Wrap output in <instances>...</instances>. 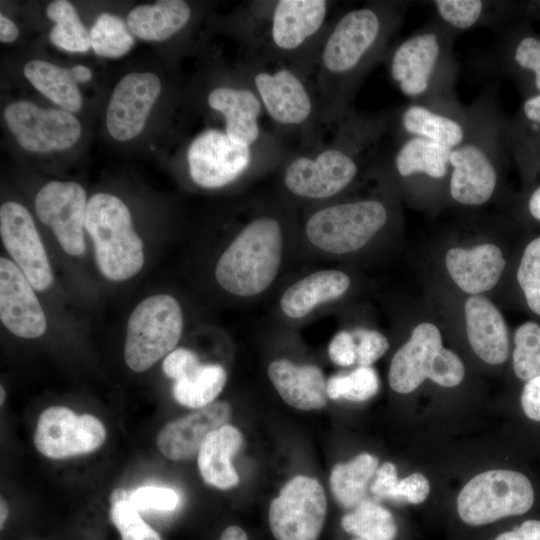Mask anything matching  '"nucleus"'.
<instances>
[{"label": "nucleus", "instance_id": "1", "mask_svg": "<svg viewBox=\"0 0 540 540\" xmlns=\"http://www.w3.org/2000/svg\"><path fill=\"white\" fill-rule=\"evenodd\" d=\"M397 108L378 113L354 109L341 119L319 124L315 132L281 161V183L291 197L319 204L337 198L386 155Z\"/></svg>", "mask_w": 540, "mask_h": 540}, {"label": "nucleus", "instance_id": "2", "mask_svg": "<svg viewBox=\"0 0 540 540\" xmlns=\"http://www.w3.org/2000/svg\"><path fill=\"white\" fill-rule=\"evenodd\" d=\"M409 6L407 1H369L332 19L309 77L319 124L335 122L353 110L359 86L384 60Z\"/></svg>", "mask_w": 540, "mask_h": 540}, {"label": "nucleus", "instance_id": "3", "mask_svg": "<svg viewBox=\"0 0 540 540\" xmlns=\"http://www.w3.org/2000/svg\"><path fill=\"white\" fill-rule=\"evenodd\" d=\"M327 0L254 1L244 5L241 39L244 53L286 63L309 80L332 20Z\"/></svg>", "mask_w": 540, "mask_h": 540}, {"label": "nucleus", "instance_id": "4", "mask_svg": "<svg viewBox=\"0 0 540 540\" xmlns=\"http://www.w3.org/2000/svg\"><path fill=\"white\" fill-rule=\"evenodd\" d=\"M287 212L272 204L249 211L215 264L214 277L221 289L248 299L272 286L283 262L289 227Z\"/></svg>", "mask_w": 540, "mask_h": 540}, {"label": "nucleus", "instance_id": "5", "mask_svg": "<svg viewBox=\"0 0 540 540\" xmlns=\"http://www.w3.org/2000/svg\"><path fill=\"white\" fill-rule=\"evenodd\" d=\"M469 113L466 136L450 151L448 191L458 204L479 206L495 194L509 145L508 124L499 111L495 85L473 101Z\"/></svg>", "mask_w": 540, "mask_h": 540}, {"label": "nucleus", "instance_id": "6", "mask_svg": "<svg viewBox=\"0 0 540 540\" xmlns=\"http://www.w3.org/2000/svg\"><path fill=\"white\" fill-rule=\"evenodd\" d=\"M457 33L436 17L390 47L384 61L397 89L413 103L452 105L458 65L453 50Z\"/></svg>", "mask_w": 540, "mask_h": 540}, {"label": "nucleus", "instance_id": "7", "mask_svg": "<svg viewBox=\"0 0 540 540\" xmlns=\"http://www.w3.org/2000/svg\"><path fill=\"white\" fill-rule=\"evenodd\" d=\"M239 68L251 82L282 143L285 136H297L300 144L315 132L320 123L319 106L302 72L248 53H244Z\"/></svg>", "mask_w": 540, "mask_h": 540}, {"label": "nucleus", "instance_id": "8", "mask_svg": "<svg viewBox=\"0 0 540 540\" xmlns=\"http://www.w3.org/2000/svg\"><path fill=\"white\" fill-rule=\"evenodd\" d=\"M286 152L280 141L246 147L233 142L224 130L208 128L189 143L186 161L194 184L220 189L280 164Z\"/></svg>", "mask_w": 540, "mask_h": 540}, {"label": "nucleus", "instance_id": "9", "mask_svg": "<svg viewBox=\"0 0 540 540\" xmlns=\"http://www.w3.org/2000/svg\"><path fill=\"white\" fill-rule=\"evenodd\" d=\"M390 207L379 197H364L315 204L307 213L303 231L321 252L342 255L368 244L388 224Z\"/></svg>", "mask_w": 540, "mask_h": 540}, {"label": "nucleus", "instance_id": "10", "mask_svg": "<svg viewBox=\"0 0 540 540\" xmlns=\"http://www.w3.org/2000/svg\"><path fill=\"white\" fill-rule=\"evenodd\" d=\"M85 230L93 242L101 274L113 282L137 275L145 262L144 247L127 205L110 193H96L87 203Z\"/></svg>", "mask_w": 540, "mask_h": 540}, {"label": "nucleus", "instance_id": "11", "mask_svg": "<svg viewBox=\"0 0 540 540\" xmlns=\"http://www.w3.org/2000/svg\"><path fill=\"white\" fill-rule=\"evenodd\" d=\"M465 375L460 358L442 345L438 328L432 323H420L394 354L388 381L397 393L407 394L426 379L443 387L459 385Z\"/></svg>", "mask_w": 540, "mask_h": 540}, {"label": "nucleus", "instance_id": "12", "mask_svg": "<svg viewBox=\"0 0 540 540\" xmlns=\"http://www.w3.org/2000/svg\"><path fill=\"white\" fill-rule=\"evenodd\" d=\"M182 308L169 294L151 295L131 312L124 344V359L135 372H143L174 350L183 331Z\"/></svg>", "mask_w": 540, "mask_h": 540}, {"label": "nucleus", "instance_id": "13", "mask_svg": "<svg viewBox=\"0 0 540 540\" xmlns=\"http://www.w3.org/2000/svg\"><path fill=\"white\" fill-rule=\"evenodd\" d=\"M534 503L530 480L513 470H489L473 477L460 491L457 510L473 526L526 513Z\"/></svg>", "mask_w": 540, "mask_h": 540}, {"label": "nucleus", "instance_id": "14", "mask_svg": "<svg viewBox=\"0 0 540 540\" xmlns=\"http://www.w3.org/2000/svg\"><path fill=\"white\" fill-rule=\"evenodd\" d=\"M327 513L324 489L318 480L293 477L272 500L269 525L276 540H317Z\"/></svg>", "mask_w": 540, "mask_h": 540}, {"label": "nucleus", "instance_id": "15", "mask_svg": "<svg viewBox=\"0 0 540 540\" xmlns=\"http://www.w3.org/2000/svg\"><path fill=\"white\" fill-rule=\"evenodd\" d=\"M206 102L223 118L224 131L233 142L255 147L280 141L274 132L263 128L261 119L265 113L262 103L240 68L232 81L211 88Z\"/></svg>", "mask_w": 540, "mask_h": 540}, {"label": "nucleus", "instance_id": "16", "mask_svg": "<svg viewBox=\"0 0 540 540\" xmlns=\"http://www.w3.org/2000/svg\"><path fill=\"white\" fill-rule=\"evenodd\" d=\"M4 119L17 143L29 152L65 150L81 136V124L71 112L42 108L29 101L9 104Z\"/></svg>", "mask_w": 540, "mask_h": 540}, {"label": "nucleus", "instance_id": "17", "mask_svg": "<svg viewBox=\"0 0 540 540\" xmlns=\"http://www.w3.org/2000/svg\"><path fill=\"white\" fill-rule=\"evenodd\" d=\"M106 439L103 423L93 415H78L63 406L45 409L39 416L34 445L44 456L65 459L99 449Z\"/></svg>", "mask_w": 540, "mask_h": 540}, {"label": "nucleus", "instance_id": "18", "mask_svg": "<svg viewBox=\"0 0 540 540\" xmlns=\"http://www.w3.org/2000/svg\"><path fill=\"white\" fill-rule=\"evenodd\" d=\"M84 188L73 181H50L36 194L35 211L39 220L54 233L62 249L71 256L86 251Z\"/></svg>", "mask_w": 540, "mask_h": 540}, {"label": "nucleus", "instance_id": "19", "mask_svg": "<svg viewBox=\"0 0 540 540\" xmlns=\"http://www.w3.org/2000/svg\"><path fill=\"white\" fill-rule=\"evenodd\" d=\"M2 243L33 288L45 291L53 284L52 268L32 215L25 206L7 201L0 207Z\"/></svg>", "mask_w": 540, "mask_h": 540}, {"label": "nucleus", "instance_id": "20", "mask_svg": "<svg viewBox=\"0 0 540 540\" xmlns=\"http://www.w3.org/2000/svg\"><path fill=\"white\" fill-rule=\"evenodd\" d=\"M161 90V80L154 73L133 72L123 76L113 89L106 112V127L111 137L125 142L138 136Z\"/></svg>", "mask_w": 540, "mask_h": 540}, {"label": "nucleus", "instance_id": "21", "mask_svg": "<svg viewBox=\"0 0 540 540\" xmlns=\"http://www.w3.org/2000/svg\"><path fill=\"white\" fill-rule=\"evenodd\" d=\"M469 106L424 105L409 102L397 107L395 137H420L452 150L459 146L469 124Z\"/></svg>", "mask_w": 540, "mask_h": 540}, {"label": "nucleus", "instance_id": "22", "mask_svg": "<svg viewBox=\"0 0 540 540\" xmlns=\"http://www.w3.org/2000/svg\"><path fill=\"white\" fill-rule=\"evenodd\" d=\"M0 320L13 335L25 339L42 336L47 329L44 310L35 289L18 266L0 258Z\"/></svg>", "mask_w": 540, "mask_h": 540}, {"label": "nucleus", "instance_id": "23", "mask_svg": "<svg viewBox=\"0 0 540 540\" xmlns=\"http://www.w3.org/2000/svg\"><path fill=\"white\" fill-rule=\"evenodd\" d=\"M227 402L216 401L168 422L157 436V447L171 460H185L198 454L205 438L230 419Z\"/></svg>", "mask_w": 540, "mask_h": 540}, {"label": "nucleus", "instance_id": "24", "mask_svg": "<svg viewBox=\"0 0 540 540\" xmlns=\"http://www.w3.org/2000/svg\"><path fill=\"white\" fill-rule=\"evenodd\" d=\"M469 343L484 362L497 365L509 354V337L504 318L497 307L483 296H471L464 307Z\"/></svg>", "mask_w": 540, "mask_h": 540}, {"label": "nucleus", "instance_id": "25", "mask_svg": "<svg viewBox=\"0 0 540 540\" xmlns=\"http://www.w3.org/2000/svg\"><path fill=\"white\" fill-rule=\"evenodd\" d=\"M267 373L280 397L291 407L309 411L327 404V381L319 367L277 359L268 365Z\"/></svg>", "mask_w": 540, "mask_h": 540}, {"label": "nucleus", "instance_id": "26", "mask_svg": "<svg viewBox=\"0 0 540 540\" xmlns=\"http://www.w3.org/2000/svg\"><path fill=\"white\" fill-rule=\"evenodd\" d=\"M445 259L453 281L462 291L472 295L492 289L505 267L501 250L490 243L471 249L451 248L447 251Z\"/></svg>", "mask_w": 540, "mask_h": 540}, {"label": "nucleus", "instance_id": "27", "mask_svg": "<svg viewBox=\"0 0 540 540\" xmlns=\"http://www.w3.org/2000/svg\"><path fill=\"white\" fill-rule=\"evenodd\" d=\"M350 284V277L341 270L315 271L283 291L279 300L280 310L290 319L304 318L317 307L342 297Z\"/></svg>", "mask_w": 540, "mask_h": 540}, {"label": "nucleus", "instance_id": "28", "mask_svg": "<svg viewBox=\"0 0 540 540\" xmlns=\"http://www.w3.org/2000/svg\"><path fill=\"white\" fill-rule=\"evenodd\" d=\"M242 442L241 432L228 424L212 431L205 438L198 452V467L204 482L221 490L233 488L239 483L231 459Z\"/></svg>", "mask_w": 540, "mask_h": 540}, {"label": "nucleus", "instance_id": "29", "mask_svg": "<svg viewBox=\"0 0 540 540\" xmlns=\"http://www.w3.org/2000/svg\"><path fill=\"white\" fill-rule=\"evenodd\" d=\"M192 17L184 0H160L134 7L126 23L132 34L145 41H165L185 28Z\"/></svg>", "mask_w": 540, "mask_h": 540}, {"label": "nucleus", "instance_id": "30", "mask_svg": "<svg viewBox=\"0 0 540 540\" xmlns=\"http://www.w3.org/2000/svg\"><path fill=\"white\" fill-rule=\"evenodd\" d=\"M502 33L490 51L494 70L507 73H528L535 95L540 94V38L532 34L516 35Z\"/></svg>", "mask_w": 540, "mask_h": 540}, {"label": "nucleus", "instance_id": "31", "mask_svg": "<svg viewBox=\"0 0 540 540\" xmlns=\"http://www.w3.org/2000/svg\"><path fill=\"white\" fill-rule=\"evenodd\" d=\"M23 73L36 90L64 110L81 109L82 96L70 69L35 59L25 64Z\"/></svg>", "mask_w": 540, "mask_h": 540}, {"label": "nucleus", "instance_id": "32", "mask_svg": "<svg viewBox=\"0 0 540 540\" xmlns=\"http://www.w3.org/2000/svg\"><path fill=\"white\" fill-rule=\"evenodd\" d=\"M377 468V458L366 452L336 464L330 474V488L336 501L345 508H355L365 500L367 485Z\"/></svg>", "mask_w": 540, "mask_h": 540}, {"label": "nucleus", "instance_id": "33", "mask_svg": "<svg viewBox=\"0 0 540 540\" xmlns=\"http://www.w3.org/2000/svg\"><path fill=\"white\" fill-rule=\"evenodd\" d=\"M438 20L457 34L480 26L495 27L501 19L502 2L483 0H435L430 2Z\"/></svg>", "mask_w": 540, "mask_h": 540}, {"label": "nucleus", "instance_id": "34", "mask_svg": "<svg viewBox=\"0 0 540 540\" xmlns=\"http://www.w3.org/2000/svg\"><path fill=\"white\" fill-rule=\"evenodd\" d=\"M226 381L227 373L221 365L200 363L174 381L172 393L179 404L199 409L214 402Z\"/></svg>", "mask_w": 540, "mask_h": 540}, {"label": "nucleus", "instance_id": "35", "mask_svg": "<svg viewBox=\"0 0 540 540\" xmlns=\"http://www.w3.org/2000/svg\"><path fill=\"white\" fill-rule=\"evenodd\" d=\"M46 16L54 23L49 39L56 47L74 53L91 47L90 31L80 20L75 7L66 0H55L46 7Z\"/></svg>", "mask_w": 540, "mask_h": 540}, {"label": "nucleus", "instance_id": "36", "mask_svg": "<svg viewBox=\"0 0 540 540\" xmlns=\"http://www.w3.org/2000/svg\"><path fill=\"white\" fill-rule=\"evenodd\" d=\"M343 529L363 540H394L397 526L391 512L382 505L363 500L341 521Z\"/></svg>", "mask_w": 540, "mask_h": 540}, {"label": "nucleus", "instance_id": "37", "mask_svg": "<svg viewBox=\"0 0 540 540\" xmlns=\"http://www.w3.org/2000/svg\"><path fill=\"white\" fill-rule=\"evenodd\" d=\"M91 47L95 54L119 58L134 46V35L120 17L103 12L97 16L90 29Z\"/></svg>", "mask_w": 540, "mask_h": 540}, {"label": "nucleus", "instance_id": "38", "mask_svg": "<svg viewBox=\"0 0 540 540\" xmlns=\"http://www.w3.org/2000/svg\"><path fill=\"white\" fill-rule=\"evenodd\" d=\"M379 389L377 372L371 366H359L349 374L335 375L328 379L327 396L362 402L373 397Z\"/></svg>", "mask_w": 540, "mask_h": 540}, {"label": "nucleus", "instance_id": "39", "mask_svg": "<svg viewBox=\"0 0 540 540\" xmlns=\"http://www.w3.org/2000/svg\"><path fill=\"white\" fill-rule=\"evenodd\" d=\"M513 369L516 376L529 381L540 376V325L529 321L514 335Z\"/></svg>", "mask_w": 540, "mask_h": 540}, {"label": "nucleus", "instance_id": "40", "mask_svg": "<svg viewBox=\"0 0 540 540\" xmlns=\"http://www.w3.org/2000/svg\"><path fill=\"white\" fill-rule=\"evenodd\" d=\"M517 280L527 305L540 315V236L525 247L517 270Z\"/></svg>", "mask_w": 540, "mask_h": 540}, {"label": "nucleus", "instance_id": "41", "mask_svg": "<svg viewBox=\"0 0 540 540\" xmlns=\"http://www.w3.org/2000/svg\"><path fill=\"white\" fill-rule=\"evenodd\" d=\"M109 515L122 540H161L159 534L140 517L129 501L112 505Z\"/></svg>", "mask_w": 540, "mask_h": 540}, {"label": "nucleus", "instance_id": "42", "mask_svg": "<svg viewBox=\"0 0 540 540\" xmlns=\"http://www.w3.org/2000/svg\"><path fill=\"white\" fill-rule=\"evenodd\" d=\"M128 501L138 512L172 511L179 503V496L171 488L146 485L130 491Z\"/></svg>", "mask_w": 540, "mask_h": 540}, {"label": "nucleus", "instance_id": "43", "mask_svg": "<svg viewBox=\"0 0 540 540\" xmlns=\"http://www.w3.org/2000/svg\"><path fill=\"white\" fill-rule=\"evenodd\" d=\"M352 334L356 342L359 366H371L389 348L388 339L377 330L357 328Z\"/></svg>", "mask_w": 540, "mask_h": 540}, {"label": "nucleus", "instance_id": "44", "mask_svg": "<svg viewBox=\"0 0 540 540\" xmlns=\"http://www.w3.org/2000/svg\"><path fill=\"white\" fill-rule=\"evenodd\" d=\"M328 354L331 361L342 367H348L357 362L356 342L352 332L342 330L334 335Z\"/></svg>", "mask_w": 540, "mask_h": 540}, {"label": "nucleus", "instance_id": "45", "mask_svg": "<svg viewBox=\"0 0 540 540\" xmlns=\"http://www.w3.org/2000/svg\"><path fill=\"white\" fill-rule=\"evenodd\" d=\"M200 363L198 356L192 350L177 348L164 358L162 369L167 377L175 381Z\"/></svg>", "mask_w": 540, "mask_h": 540}, {"label": "nucleus", "instance_id": "46", "mask_svg": "<svg viewBox=\"0 0 540 540\" xmlns=\"http://www.w3.org/2000/svg\"><path fill=\"white\" fill-rule=\"evenodd\" d=\"M430 484L421 473H413L398 482L394 499H403L411 504L422 503L429 495Z\"/></svg>", "mask_w": 540, "mask_h": 540}, {"label": "nucleus", "instance_id": "47", "mask_svg": "<svg viewBox=\"0 0 540 540\" xmlns=\"http://www.w3.org/2000/svg\"><path fill=\"white\" fill-rule=\"evenodd\" d=\"M398 482L395 465L391 462H385L375 472L371 492L379 498L394 499Z\"/></svg>", "mask_w": 540, "mask_h": 540}, {"label": "nucleus", "instance_id": "48", "mask_svg": "<svg viewBox=\"0 0 540 540\" xmlns=\"http://www.w3.org/2000/svg\"><path fill=\"white\" fill-rule=\"evenodd\" d=\"M521 405L528 418L540 422V376L527 381L524 385Z\"/></svg>", "mask_w": 540, "mask_h": 540}, {"label": "nucleus", "instance_id": "49", "mask_svg": "<svg viewBox=\"0 0 540 540\" xmlns=\"http://www.w3.org/2000/svg\"><path fill=\"white\" fill-rule=\"evenodd\" d=\"M495 540H540V520L524 521L514 530L498 535Z\"/></svg>", "mask_w": 540, "mask_h": 540}, {"label": "nucleus", "instance_id": "50", "mask_svg": "<svg viewBox=\"0 0 540 540\" xmlns=\"http://www.w3.org/2000/svg\"><path fill=\"white\" fill-rule=\"evenodd\" d=\"M522 117L540 124V94L526 98L522 105Z\"/></svg>", "mask_w": 540, "mask_h": 540}, {"label": "nucleus", "instance_id": "51", "mask_svg": "<svg viewBox=\"0 0 540 540\" xmlns=\"http://www.w3.org/2000/svg\"><path fill=\"white\" fill-rule=\"evenodd\" d=\"M19 36L16 24L2 13L0 14V41L2 43L14 42Z\"/></svg>", "mask_w": 540, "mask_h": 540}, {"label": "nucleus", "instance_id": "52", "mask_svg": "<svg viewBox=\"0 0 540 540\" xmlns=\"http://www.w3.org/2000/svg\"><path fill=\"white\" fill-rule=\"evenodd\" d=\"M527 206L530 215L540 221V186L530 195Z\"/></svg>", "mask_w": 540, "mask_h": 540}, {"label": "nucleus", "instance_id": "53", "mask_svg": "<svg viewBox=\"0 0 540 540\" xmlns=\"http://www.w3.org/2000/svg\"><path fill=\"white\" fill-rule=\"evenodd\" d=\"M70 70L72 77L77 84L87 82L92 78V72L90 68L85 65H75L70 68Z\"/></svg>", "mask_w": 540, "mask_h": 540}, {"label": "nucleus", "instance_id": "54", "mask_svg": "<svg viewBox=\"0 0 540 540\" xmlns=\"http://www.w3.org/2000/svg\"><path fill=\"white\" fill-rule=\"evenodd\" d=\"M220 540H248V538L239 526H229L222 533Z\"/></svg>", "mask_w": 540, "mask_h": 540}, {"label": "nucleus", "instance_id": "55", "mask_svg": "<svg viewBox=\"0 0 540 540\" xmlns=\"http://www.w3.org/2000/svg\"><path fill=\"white\" fill-rule=\"evenodd\" d=\"M129 496V491L125 490L124 488H116L111 492L109 500L111 505H115L122 501H128Z\"/></svg>", "mask_w": 540, "mask_h": 540}, {"label": "nucleus", "instance_id": "56", "mask_svg": "<svg viewBox=\"0 0 540 540\" xmlns=\"http://www.w3.org/2000/svg\"><path fill=\"white\" fill-rule=\"evenodd\" d=\"M7 515H8L7 504L3 500V498H1V517H0L1 529H3V525H4L5 521H6Z\"/></svg>", "mask_w": 540, "mask_h": 540}, {"label": "nucleus", "instance_id": "57", "mask_svg": "<svg viewBox=\"0 0 540 540\" xmlns=\"http://www.w3.org/2000/svg\"><path fill=\"white\" fill-rule=\"evenodd\" d=\"M0 394H1L0 402H1V404H3V402L5 400V390H4L3 386H1V388H0Z\"/></svg>", "mask_w": 540, "mask_h": 540}, {"label": "nucleus", "instance_id": "58", "mask_svg": "<svg viewBox=\"0 0 540 540\" xmlns=\"http://www.w3.org/2000/svg\"><path fill=\"white\" fill-rule=\"evenodd\" d=\"M356 540H360V539H356ZM363 540V539H362Z\"/></svg>", "mask_w": 540, "mask_h": 540}]
</instances>
